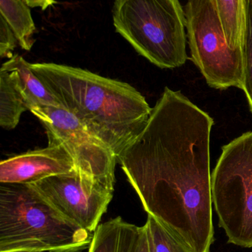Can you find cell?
I'll return each mask as SVG.
<instances>
[{
  "label": "cell",
  "mask_w": 252,
  "mask_h": 252,
  "mask_svg": "<svg viewBox=\"0 0 252 252\" xmlns=\"http://www.w3.org/2000/svg\"><path fill=\"white\" fill-rule=\"evenodd\" d=\"M136 252H152L149 233L145 224L140 227V235Z\"/></svg>",
  "instance_id": "obj_18"
},
{
  "label": "cell",
  "mask_w": 252,
  "mask_h": 252,
  "mask_svg": "<svg viewBox=\"0 0 252 252\" xmlns=\"http://www.w3.org/2000/svg\"><path fill=\"white\" fill-rule=\"evenodd\" d=\"M92 238L31 185L0 183V252H78Z\"/></svg>",
  "instance_id": "obj_3"
},
{
  "label": "cell",
  "mask_w": 252,
  "mask_h": 252,
  "mask_svg": "<svg viewBox=\"0 0 252 252\" xmlns=\"http://www.w3.org/2000/svg\"><path fill=\"white\" fill-rule=\"evenodd\" d=\"M30 6L24 0H0L1 16L7 22L23 50H31L36 26Z\"/></svg>",
  "instance_id": "obj_13"
},
{
  "label": "cell",
  "mask_w": 252,
  "mask_h": 252,
  "mask_svg": "<svg viewBox=\"0 0 252 252\" xmlns=\"http://www.w3.org/2000/svg\"><path fill=\"white\" fill-rule=\"evenodd\" d=\"M112 19L116 32L155 66L186 63V19L179 0H115Z\"/></svg>",
  "instance_id": "obj_4"
},
{
  "label": "cell",
  "mask_w": 252,
  "mask_h": 252,
  "mask_svg": "<svg viewBox=\"0 0 252 252\" xmlns=\"http://www.w3.org/2000/svg\"><path fill=\"white\" fill-rule=\"evenodd\" d=\"M212 196L228 243L252 248V131L222 148L212 173Z\"/></svg>",
  "instance_id": "obj_5"
},
{
  "label": "cell",
  "mask_w": 252,
  "mask_h": 252,
  "mask_svg": "<svg viewBox=\"0 0 252 252\" xmlns=\"http://www.w3.org/2000/svg\"><path fill=\"white\" fill-rule=\"evenodd\" d=\"M214 121L165 87L139 134L118 158L145 211L192 252L214 242L210 135Z\"/></svg>",
  "instance_id": "obj_1"
},
{
  "label": "cell",
  "mask_w": 252,
  "mask_h": 252,
  "mask_svg": "<svg viewBox=\"0 0 252 252\" xmlns=\"http://www.w3.org/2000/svg\"><path fill=\"white\" fill-rule=\"evenodd\" d=\"M74 169L73 159L65 147L48 145L2 160L0 164V183L29 185L50 176L69 173Z\"/></svg>",
  "instance_id": "obj_9"
},
{
  "label": "cell",
  "mask_w": 252,
  "mask_h": 252,
  "mask_svg": "<svg viewBox=\"0 0 252 252\" xmlns=\"http://www.w3.org/2000/svg\"><path fill=\"white\" fill-rule=\"evenodd\" d=\"M229 47L243 50L247 25V0H212Z\"/></svg>",
  "instance_id": "obj_12"
},
{
  "label": "cell",
  "mask_w": 252,
  "mask_h": 252,
  "mask_svg": "<svg viewBox=\"0 0 252 252\" xmlns=\"http://www.w3.org/2000/svg\"><path fill=\"white\" fill-rule=\"evenodd\" d=\"M183 9L191 59L208 85L241 89L243 50L229 47L212 0H188Z\"/></svg>",
  "instance_id": "obj_6"
},
{
  "label": "cell",
  "mask_w": 252,
  "mask_h": 252,
  "mask_svg": "<svg viewBox=\"0 0 252 252\" xmlns=\"http://www.w3.org/2000/svg\"><path fill=\"white\" fill-rule=\"evenodd\" d=\"M31 113L46 130L48 145H62L69 153L75 169L82 174L115 185L118 158L113 151L90 133L63 107L41 106Z\"/></svg>",
  "instance_id": "obj_7"
},
{
  "label": "cell",
  "mask_w": 252,
  "mask_h": 252,
  "mask_svg": "<svg viewBox=\"0 0 252 252\" xmlns=\"http://www.w3.org/2000/svg\"><path fill=\"white\" fill-rule=\"evenodd\" d=\"M242 87L252 112V0H247V25L244 34Z\"/></svg>",
  "instance_id": "obj_16"
},
{
  "label": "cell",
  "mask_w": 252,
  "mask_h": 252,
  "mask_svg": "<svg viewBox=\"0 0 252 252\" xmlns=\"http://www.w3.org/2000/svg\"><path fill=\"white\" fill-rule=\"evenodd\" d=\"M24 1L31 7H40L42 10H45L55 3V0H24Z\"/></svg>",
  "instance_id": "obj_19"
},
{
  "label": "cell",
  "mask_w": 252,
  "mask_h": 252,
  "mask_svg": "<svg viewBox=\"0 0 252 252\" xmlns=\"http://www.w3.org/2000/svg\"><path fill=\"white\" fill-rule=\"evenodd\" d=\"M6 252H41L32 251V250H16V251Z\"/></svg>",
  "instance_id": "obj_20"
},
{
  "label": "cell",
  "mask_w": 252,
  "mask_h": 252,
  "mask_svg": "<svg viewBox=\"0 0 252 252\" xmlns=\"http://www.w3.org/2000/svg\"><path fill=\"white\" fill-rule=\"evenodd\" d=\"M28 106L10 72L0 69V126L11 130L17 126Z\"/></svg>",
  "instance_id": "obj_14"
},
{
  "label": "cell",
  "mask_w": 252,
  "mask_h": 252,
  "mask_svg": "<svg viewBox=\"0 0 252 252\" xmlns=\"http://www.w3.org/2000/svg\"><path fill=\"white\" fill-rule=\"evenodd\" d=\"M31 67L62 107L105 142L117 158L150 116L152 108L127 83L58 63H31Z\"/></svg>",
  "instance_id": "obj_2"
},
{
  "label": "cell",
  "mask_w": 252,
  "mask_h": 252,
  "mask_svg": "<svg viewBox=\"0 0 252 252\" xmlns=\"http://www.w3.org/2000/svg\"><path fill=\"white\" fill-rule=\"evenodd\" d=\"M1 69L11 74L30 112L41 106L62 107L57 98L34 73L31 63L22 56H12L1 65Z\"/></svg>",
  "instance_id": "obj_10"
},
{
  "label": "cell",
  "mask_w": 252,
  "mask_h": 252,
  "mask_svg": "<svg viewBox=\"0 0 252 252\" xmlns=\"http://www.w3.org/2000/svg\"><path fill=\"white\" fill-rule=\"evenodd\" d=\"M145 225L152 252H192L181 240L152 216L148 215Z\"/></svg>",
  "instance_id": "obj_15"
},
{
  "label": "cell",
  "mask_w": 252,
  "mask_h": 252,
  "mask_svg": "<svg viewBox=\"0 0 252 252\" xmlns=\"http://www.w3.org/2000/svg\"><path fill=\"white\" fill-rule=\"evenodd\" d=\"M140 227L121 217L110 219L96 228L88 252H136Z\"/></svg>",
  "instance_id": "obj_11"
},
{
  "label": "cell",
  "mask_w": 252,
  "mask_h": 252,
  "mask_svg": "<svg viewBox=\"0 0 252 252\" xmlns=\"http://www.w3.org/2000/svg\"><path fill=\"white\" fill-rule=\"evenodd\" d=\"M18 43L14 32L5 20L0 16V56L1 58H11L12 52Z\"/></svg>",
  "instance_id": "obj_17"
},
{
  "label": "cell",
  "mask_w": 252,
  "mask_h": 252,
  "mask_svg": "<svg viewBox=\"0 0 252 252\" xmlns=\"http://www.w3.org/2000/svg\"><path fill=\"white\" fill-rule=\"evenodd\" d=\"M29 185L64 217L91 233L108 210L115 187L75 169Z\"/></svg>",
  "instance_id": "obj_8"
}]
</instances>
